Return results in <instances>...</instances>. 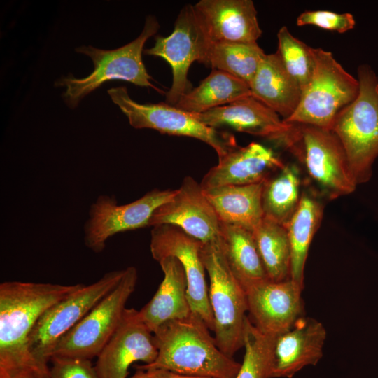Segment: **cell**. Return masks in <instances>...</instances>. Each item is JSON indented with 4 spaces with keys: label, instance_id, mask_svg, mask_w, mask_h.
<instances>
[{
    "label": "cell",
    "instance_id": "12",
    "mask_svg": "<svg viewBox=\"0 0 378 378\" xmlns=\"http://www.w3.org/2000/svg\"><path fill=\"white\" fill-rule=\"evenodd\" d=\"M175 192L176 190L155 188L135 201L122 205L114 197L99 195L91 204L84 225L85 246L94 253H100L112 236L148 227L155 210L168 202Z\"/></svg>",
    "mask_w": 378,
    "mask_h": 378
},
{
    "label": "cell",
    "instance_id": "1",
    "mask_svg": "<svg viewBox=\"0 0 378 378\" xmlns=\"http://www.w3.org/2000/svg\"><path fill=\"white\" fill-rule=\"evenodd\" d=\"M83 286L18 281L0 284V376L8 378L24 369L46 376L29 351V335L47 309Z\"/></svg>",
    "mask_w": 378,
    "mask_h": 378
},
{
    "label": "cell",
    "instance_id": "35",
    "mask_svg": "<svg viewBox=\"0 0 378 378\" xmlns=\"http://www.w3.org/2000/svg\"><path fill=\"white\" fill-rule=\"evenodd\" d=\"M8 378H41V376L32 370L24 369L13 373Z\"/></svg>",
    "mask_w": 378,
    "mask_h": 378
},
{
    "label": "cell",
    "instance_id": "37",
    "mask_svg": "<svg viewBox=\"0 0 378 378\" xmlns=\"http://www.w3.org/2000/svg\"><path fill=\"white\" fill-rule=\"evenodd\" d=\"M0 378H7V377L0 376Z\"/></svg>",
    "mask_w": 378,
    "mask_h": 378
},
{
    "label": "cell",
    "instance_id": "20",
    "mask_svg": "<svg viewBox=\"0 0 378 378\" xmlns=\"http://www.w3.org/2000/svg\"><path fill=\"white\" fill-rule=\"evenodd\" d=\"M326 330L321 323L302 316L293 326L275 337L271 378H292L323 356Z\"/></svg>",
    "mask_w": 378,
    "mask_h": 378
},
{
    "label": "cell",
    "instance_id": "31",
    "mask_svg": "<svg viewBox=\"0 0 378 378\" xmlns=\"http://www.w3.org/2000/svg\"><path fill=\"white\" fill-rule=\"evenodd\" d=\"M277 52L289 74L302 90L309 84L314 71L312 47L295 37L287 27L283 26L277 33Z\"/></svg>",
    "mask_w": 378,
    "mask_h": 378
},
{
    "label": "cell",
    "instance_id": "14",
    "mask_svg": "<svg viewBox=\"0 0 378 378\" xmlns=\"http://www.w3.org/2000/svg\"><path fill=\"white\" fill-rule=\"evenodd\" d=\"M158 354L154 334L139 311L125 309L117 330L97 356L99 378H127L130 366L138 361L153 363Z\"/></svg>",
    "mask_w": 378,
    "mask_h": 378
},
{
    "label": "cell",
    "instance_id": "27",
    "mask_svg": "<svg viewBox=\"0 0 378 378\" xmlns=\"http://www.w3.org/2000/svg\"><path fill=\"white\" fill-rule=\"evenodd\" d=\"M298 167L285 164L279 172L263 183L262 205L264 217L285 225L296 210L300 194Z\"/></svg>",
    "mask_w": 378,
    "mask_h": 378
},
{
    "label": "cell",
    "instance_id": "24",
    "mask_svg": "<svg viewBox=\"0 0 378 378\" xmlns=\"http://www.w3.org/2000/svg\"><path fill=\"white\" fill-rule=\"evenodd\" d=\"M218 237L227 263L243 288L268 279L252 231L220 222Z\"/></svg>",
    "mask_w": 378,
    "mask_h": 378
},
{
    "label": "cell",
    "instance_id": "4",
    "mask_svg": "<svg viewBox=\"0 0 378 378\" xmlns=\"http://www.w3.org/2000/svg\"><path fill=\"white\" fill-rule=\"evenodd\" d=\"M160 28L156 18L148 15L141 34L132 42L115 50H102L92 46L76 49L78 53L88 55L94 64L93 71L85 78H76L72 75L62 77L56 86H65L63 98L71 108H75L86 95L112 80H122L137 86L152 88L162 91L152 83L142 59L146 41L154 36Z\"/></svg>",
    "mask_w": 378,
    "mask_h": 378
},
{
    "label": "cell",
    "instance_id": "2",
    "mask_svg": "<svg viewBox=\"0 0 378 378\" xmlns=\"http://www.w3.org/2000/svg\"><path fill=\"white\" fill-rule=\"evenodd\" d=\"M209 330L192 313L164 324L154 333L158 350L155 360L136 368L210 378H235L241 363L220 351Z\"/></svg>",
    "mask_w": 378,
    "mask_h": 378
},
{
    "label": "cell",
    "instance_id": "3",
    "mask_svg": "<svg viewBox=\"0 0 378 378\" xmlns=\"http://www.w3.org/2000/svg\"><path fill=\"white\" fill-rule=\"evenodd\" d=\"M358 80L357 97L337 114L330 129L342 145L356 185L370 180L378 157V76L362 64Z\"/></svg>",
    "mask_w": 378,
    "mask_h": 378
},
{
    "label": "cell",
    "instance_id": "13",
    "mask_svg": "<svg viewBox=\"0 0 378 378\" xmlns=\"http://www.w3.org/2000/svg\"><path fill=\"white\" fill-rule=\"evenodd\" d=\"M202 246L201 241L173 225H155L151 230L150 249L153 258L158 261L173 256L181 262L186 272L191 312L214 332V320L204 275L206 270L200 255Z\"/></svg>",
    "mask_w": 378,
    "mask_h": 378
},
{
    "label": "cell",
    "instance_id": "21",
    "mask_svg": "<svg viewBox=\"0 0 378 378\" xmlns=\"http://www.w3.org/2000/svg\"><path fill=\"white\" fill-rule=\"evenodd\" d=\"M157 262L164 279L152 299L139 310L142 320L153 334L164 324L187 318L192 313L186 272L181 262L173 256Z\"/></svg>",
    "mask_w": 378,
    "mask_h": 378
},
{
    "label": "cell",
    "instance_id": "36",
    "mask_svg": "<svg viewBox=\"0 0 378 378\" xmlns=\"http://www.w3.org/2000/svg\"><path fill=\"white\" fill-rule=\"evenodd\" d=\"M136 373L130 378H153L148 370L136 368Z\"/></svg>",
    "mask_w": 378,
    "mask_h": 378
},
{
    "label": "cell",
    "instance_id": "17",
    "mask_svg": "<svg viewBox=\"0 0 378 378\" xmlns=\"http://www.w3.org/2000/svg\"><path fill=\"white\" fill-rule=\"evenodd\" d=\"M193 7L210 43H256L262 35L251 0H201Z\"/></svg>",
    "mask_w": 378,
    "mask_h": 378
},
{
    "label": "cell",
    "instance_id": "16",
    "mask_svg": "<svg viewBox=\"0 0 378 378\" xmlns=\"http://www.w3.org/2000/svg\"><path fill=\"white\" fill-rule=\"evenodd\" d=\"M177 226L202 244L218 238L220 221L195 179L186 176L174 195L153 212L148 227Z\"/></svg>",
    "mask_w": 378,
    "mask_h": 378
},
{
    "label": "cell",
    "instance_id": "7",
    "mask_svg": "<svg viewBox=\"0 0 378 378\" xmlns=\"http://www.w3.org/2000/svg\"><path fill=\"white\" fill-rule=\"evenodd\" d=\"M311 50L314 59L311 80L302 90L295 112L284 120L330 130L337 114L357 97L359 82L331 52L321 48Z\"/></svg>",
    "mask_w": 378,
    "mask_h": 378
},
{
    "label": "cell",
    "instance_id": "30",
    "mask_svg": "<svg viewBox=\"0 0 378 378\" xmlns=\"http://www.w3.org/2000/svg\"><path fill=\"white\" fill-rule=\"evenodd\" d=\"M275 337L262 332L246 317L243 345L245 354L235 378H271Z\"/></svg>",
    "mask_w": 378,
    "mask_h": 378
},
{
    "label": "cell",
    "instance_id": "28",
    "mask_svg": "<svg viewBox=\"0 0 378 378\" xmlns=\"http://www.w3.org/2000/svg\"><path fill=\"white\" fill-rule=\"evenodd\" d=\"M252 232L268 279H290L291 252L286 227L263 217Z\"/></svg>",
    "mask_w": 378,
    "mask_h": 378
},
{
    "label": "cell",
    "instance_id": "6",
    "mask_svg": "<svg viewBox=\"0 0 378 378\" xmlns=\"http://www.w3.org/2000/svg\"><path fill=\"white\" fill-rule=\"evenodd\" d=\"M200 255L210 280L209 300L216 343L222 352L232 358L244 345L248 311L246 293L227 263L219 237L202 244Z\"/></svg>",
    "mask_w": 378,
    "mask_h": 378
},
{
    "label": "cell",
    "instance_id": "5",
    "mask_svg": "<svg viewBox=\"0 0 378 378\" xmlns=\"http://www.w3.org/2000/svg\"><path fill=\"white\" fill-rule=\"evenodd\" d=\"M290 124V128L279 145L295 156L329 198L353 192L357 185L337 136L319 127Z\"/></svg>",
    "mask_w": 378,
    "mask_h": 378
},
{
    "label": "cell",
    "instance_id": "19",
    "mask_svg": "<svg viewBox=\"0 0 378 378\" xmlns=\"http://www.w3.org/2000/svg\"><path fill=\"white\" fill-rule=\"evenodd\" d=\"M192 115L215 128L227 126L240 132L261 136L279 144L290 128L274 110L253 97H246L227 105Z\"/></svg>",
    "mask_w": 378,
    "mask_h": 378
},
{
    "label": "cell",
    "instance_id": "18",
    "mask_svg": "<svg viewBox=\"0 0 378 378\" xmlns=\"http://www.w3.org/2000/svg\"><path fill=\"white\" fill-rule=\"evenodd\" d=\"M218 158L200 183L203 190L262 183L285 165L272 148L258 142L237 146Z\"/></svg>",
    "mask_w": 378,
    "mask_h": 378
},
{
    "label": "cell",
    "instance_id": "23",
    "mask_svg": "<svg viewBox=\"0 0 378 378\" xmlns=\"http://www.w3.org/2000/svg\"><path fill=\"white\" fill-rule=\"evenodd\" d=\"M263 183L203 190L220 222L253 231L264 217Z\"/></svg>",
    "mask_w": 378,
    "mask_h": 378
},
{
    "label": "cell",
    "instance_id": "15",
    "mask_svg": "<svg viewBox=\"0 0 378 378\" xmlns=\"http://www.w3.org/2000/svg\"><path fill=\"white\" fill-rule=\"evenodd\" d=\"M244 289L253 323L266 335L276 337L303 316V288L290 279H267Z\"/></svg>",
    "mask_w": 378,
    "mask_h": 378
},
{
    "label": "cell",
    "instance_id": "8",
    "mask_svg": "<svg viewBox=\"0 0 378 378\" xmlns=\"http://www.w3.org/2000/svg\"><path fill=\"white\" fill-rule=\"evenodd\" d=\"M124 274L125 269L108 272L91 284H83L40 317L29 335V349L45 374L59 340L118 284Z\"/></svg>",
    "mask_w": 378,
    "mask_h": 378
},
{
    "label": "cell",
    "instance_id": "29",
    "mask_svg": "<svg viewBox=\"0 0 378 378\" xmlns=\"http://www.w3.org/2000/svg\"><path fill=\"white\" fill-rule=\"evenodd\" d=\"M265 55L257 42L210 43L204 64L227 72L249 85Z\"/></svg>",
    "mask_w": 378,
    "mask_h": 378
},
{
    "label": "cell",
    "instance_id": "32",
    "mask_svg": "<svg viewBox=\"0 0 378 378\" xmlns=\"http://www.w3.org/2000/svg\"><path fill=\"white\" fill-rule=\"evenodd\" d=\"M296 24L298 26L314 25L342 34L354 29L356 21L354 15L349 13L307 10L298 16Z\"/></svg>",
    "mask_w": 378,
    "mask_h": 378
},
{
    "label": "cell",
    "instance_id": "11",
    "mask_svg": "<svg viewBox=\"0 0 378 378\" xmlns=\"http://www.w3.org/2000/svg\"><path fill=\"white\" fill-rule=\"evenodd\" d=\"M155 40V45L144 50V53L162 57L170 65L172 83L165 93L166 103L175 106L192 89L188 78L189 69L195 61L204 64L210 42L192 4L181 10L170 35L157 36Z\"/></svg>",
    "mask_w": 378,
    "mask_h": 378
},
{
    "label": "cell",
    "instance_id": "34",
    "mask_svg": "<svg viewBox=\"0 0 378 378\" xmlns=\"http://www.w3.org/2000/svg\"><path fill=\"white\" fill-rule=\"evenodd\" d=\"M148 370L153 378H210L193 375H187L176 373L164 369H155V368H148L143 369Z\"/></svg>",
    "mask_w": 378,
    "mask_h": 378
},
{
    "label": "cell",
    "instance_id": "33",
    "mask_svg": "<svg viewBox=\"0 0 378 378\" xmlns=\"http://www.w3.org/2000/svg\"><path fill=\"white\" fill-rule=\"evenodd\" d=\"M44 378H99L91 360L53 356Z\"/></svg>",
    "mask_w": 378,
    "mask_h": 378
},
{
    "label": "cell",
    "instance_id": "22",
    "mask_svg": "<svg viewBox=\"0 0 378 378\" xmlns=\"http://www.w3.org/2000/svg\"><path fill=\"white\" fill-rule=\"evenodd\" d=\"M251 96L286 120L296 110L302 89L286 69L278 52L266 54L250 84Z\"/></svg>",
    "mask_w": 378,
    "mask_h": 378
},
{
    "label": "cell",
    "instance_id": "25",
    "mask_svg": "<svg viewBox=\"0 0 378 378\" xmlns=\"http://www.w3.org/2000/svg\"><path fill=\"white\" fill-rule=\"evenodd\" d=\"M323 215L322 203L312 195L303 192L296 210L284 225L290 245V279L302 288L309 248Z\"/></svg>",
    "mask_w": 378,
    "mask_h": 378
},
{
    "label": "cell",
    "instance_id": "10",
    "mask_svg": "<svg viewBox=\"0 0 378 378\" xmlns=\"http://www.w3.org/2000/svg\"><path fill=\"white\" fill-rule=\"evenodd\" d=\"M108 93L134 128L153 129L162 134L197 139L211 146L218 158L239 146L232 134L209 127L191 113L175 106L166 102L138 103L130 97L124 86L111 88Z\"/></svg>",
    "mask_w": 378,
    "mask_h": 378
},
{
    "label": "cell",
    "instance_id": "9",
    "mask_svg": "<svg viewBox=\"0 0 378 378\" xmlns=\"http://www.w3.org/2000/svg\"><path fill=\"white\" fill-rule=\"evenodd\" d=\"M137 280L136 269L125 268L118 284L59 340L52 357H97L119 326Z\"/></svg>",
    "mask_w": 378,
    "mask_h": 378
},
{
    "label": "cell",
    "instance_id": "26",
    "mask_svg": "<svg viewBox=\"0 0 378 378\" xmlns=\"http://www.w3.org/2000/svg\"><path fill=\"white\" fill-rule=\"evenodd\" d=\"M251 96L249 85L227 72L212 69L200 85L183 94L175 106L189 113H203Z\"/></svg>",
    "mask_w": 378,
    "mask_h": 378
}]
</instances>
